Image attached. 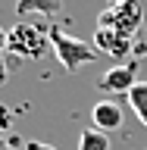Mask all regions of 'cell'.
I'll use <instances>...</instances> for the list:
<instances>
[{"label":"cell","mask_w":147,"mask_h":150,"mask_svg":"<svg viewBox=\"0 0 147 150\" xmlns=\"http://www.w3.org/2000/svg\"><path fill=\"white\" fill-rule=\"evenodd\" d=\"M47 38H50L53 56L60 59V66H63V69H69V72H75V69H82V66L94 63V59L100 56L94 44H88V41H82V38H75V35H66L63 28H56V25H50Z\"/></svg>","instance_id":"1"},{"label":"cell","mask_w":147,"mask_h":150,"mask_svg":"<svg viewBox=\"0 0 147 150\" xmlns=\"http://www.w3.org/2000/svg\"><path fill=\"white\" fill-rule=\"evenodd\" d=\"M50 47L44 25H31V22H16L6 35V50L22 56V59H41Z\"/></svg>","instance_id":"2"},{"label":"cell","mask_w":147,"mask_h":150,"mask_svg":"<svg viewBox=\"0 0 147 150\" xmlns=\"http://www.w3.org/2000/svg\"><path fill=\"white\" fill-rule=\"evenodd\" d=\"M141 22H144V9L138 0H110V6L97 16V28H113L129 38L138 35Z\"/></svg>","instance_id":"3"},{"label":"cell","mask_w":147,"mask_h":150,"mask_svg":"<svg viewBox=\"0 0 147 150\" xmlns=\"http://www.w3.org/2000/svg\"><path fill=\"white\" fill-rule=\"evenodd\" d=\"M135 84H138V59L113 66L110 72H103L100 78H97V88L107 91V94H129Z\"/></svg>","instance_id":"4"},{"label":"cell","mask_w":147,"mask_h":150,"mask_svg":"<svg viewBox=\"0 0 147 150\" xmlns=\"http://www.w3.org/2000/svg\"><path fill=\"white\" fill-rule=\"evenodd\" d=\"M135 44H138L135 38L119 35V31H113V28H97V31H94V47H97L100 56L125 59L129 53H135Z\"/></svg>","instance_id":"5"},{"label":"cell","mask_w":147,"mask_h":150,"mask_svg":"<svg viewBox=\"0 0 147 150\" xmlns=\"http://www.w3.org/2000/svg\"><path fill=\"white\" fill-rule=\"evenodd\" d=\"M91 122L94 128L103 131V134H110V131L122 128V103L113 100V97H103L91 106Z\"/></svg>","instance_id":"6"},{"label":"cell","mask_w":147,"mask_h":150,"mask_svg":"<svg viewBox=\"0 0 147 150\" xmlns=\"http://www.w3.org/2000/svg\"><path fill=\"white\" fill-rule=\"evenodd\" d=\"M63 9V0H16V16H53Z\"/></svg>","instance_id":"7"},{"label":"cell","mask_w":147,"mask_h":150,"mask_svg":"<svg viewBox=\"0 0 147 150\" xmlns=\"http://www.w3.org/2000/svg\"><path fill=\"white\" fill-rule=\"evenodd\" d=\"M125 97H129V106L135 110L138 122L147 128V81H138V84H135V88H131L129 94H125Z\"/></svg>","instance_id":"8"},{"label":"cell","mask_w":147,"mask_h":150,"mask_svg":"<svg viewBox=\"0 0 147 150\" xmlns=\"http://www.w3.org/2000/svg\"><path fill=\"white\" fill-rule=\"evenodd\" d=\"M78 150H110V138L103 131H97V128H82Z\"/></svg>","instance_id":"9"},{"label":"cell","mask_w":147,"mask_h":150,"mask_svg":"<svg viewBox=\"0 0 147 150\" xmlns=\"http://www.w3.org/2000/svg\"><path fill=\"white\" fill-rule=\"evenodd\" d=\"M9 128H13V110L6 103H0V134H6Z\"/></svg>","instance_id":"10"},{"label":"cell","mask_w":147,"mask_h":150,"mask_svg":"<svg viewBox=\"0 0 147 150\" xmlns=\"http://www.w3.org/2000/svg\"><path fill=\"white\" fill-rule=\"evenodd\" d=\"M25 150H60V147H50L44 141H25Z\"/></svg>","instance_id":"11"},{"label":"cell","mask_w":147,"mask_h":150,"mask_svg":"<svg viewBox=\"0 0 147 150\" xmlns=\"http://www.w3.org/2000/svg\"><path fill=\"white\" fill-rule=\"evenodd\" d=\"M6 75H9V66H6V59H3V53H0V88L6 84Z\"/></svg>","instance_id":"12"},{"label":"cell","mask_w":147,"mask_h":150,"mask_svg":"<svg viewBox=\"0 0 147 150\" xmlns=\"http://www.w3.org/2000/svg\"><path fill=\"white\" fill-rule=\"evenodd\" d=\"M6 35H9V31H6V28H3V25H0V50L6 47Z\"/></svg>","instance_id":"13"},{"label":"cell","mask_w":147,"mask_h":150,"mask_svg":"<svg viewBox=\"0 0 147 150\" xmlns=\"http://www.w3.org/2000/svg\"><path fill=\"white\" fill-rule=\"evenodd\" d=\"M13 147H16V141H3L0 138V150H13Z\"/></svg>","instance_id":"14"}]
</instances>
